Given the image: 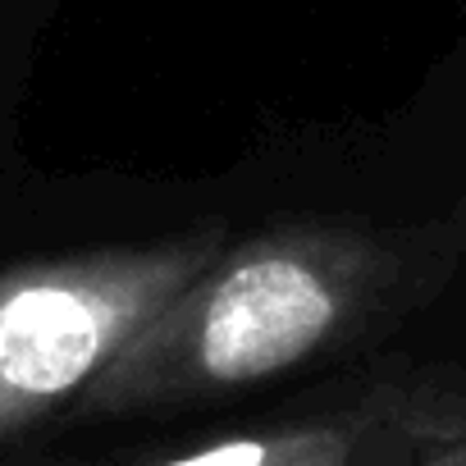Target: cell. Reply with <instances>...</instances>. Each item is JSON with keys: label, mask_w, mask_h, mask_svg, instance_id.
<instances>
[{"label": "cell", "mask_w": 466, "mask_h": 466, "mask_svg": "<svg viewBox=\"0 0 466 466\" xmlns=\"http://www.w3.org/2000/svg\"><path fill=\"white\" fill-rule=\"evenodd\" d=\"M416 252L348 224L224 243L92 380L78 416L192 407L343 352L416 298Z\"/></svg>", "instance_id": "cell-1"}, {"label": "cell", "mask_w": 466, "mask_h": 466, "mask_svg": "<svg viewBox=\"0 0 466 466\" xmlns=\"http://www.w3.org/2000/svg\"><path fill=\"white\" fill-rule=\"evenodd\" d=\"M219 248L224 228L206 224L0 275V439L74 407Z\"/></svg>", "instance_id": "cell-2"}, {"label": "cell", "mask_w": 466, "mask_h": 466, "mask_svg": "<svg viewBox=\"0 0 466 466\" xmlns=\"http://www.w3.org/2000/svg\"><path fill=\"white\" fill-rule=\"evenodd\" d=\"M461 430L466 380L398 375L307 416L215 439L156 466H416L425 448Z\"/></svg>", "instance_id": "cell-3"}, {"label": "cell", "mask_w": 466, "mask_h": 466, "mask_svg": "<svg viewBox=\"0 0 466 466\" xmlns=\"http://www.w3.org/2000/svg\"><path fill=\"white\" fill-rule=\"evenodd\" d=\"M416 466H466V430L443 439V443H434V448H425L416 457Z\"/></svg>", "instance_id": "cell-4"}]
</instances>
